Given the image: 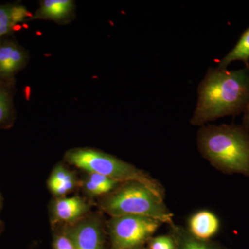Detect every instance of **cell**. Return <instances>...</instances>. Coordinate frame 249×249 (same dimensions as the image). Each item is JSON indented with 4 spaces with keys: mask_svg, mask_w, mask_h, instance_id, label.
Returning <instances> with one entry per match:
<instances>
[{
    "mask_svg": "<svg viewBox=\"0 0 249 249\" xmlns=\"http://www.w3.org/2000/svg\"><path fill=\"white\" fill-rule=\"evenodd\" d=\"M249 102V65L238 70L210 68L198 88V101L191 123L209 121L245 111Z\"/></svg>",
    "mask_w": 249,
    "mask_h": 249,
    "instance_id": "obj_1",
    "label": "cell"
},
{
    "mask_svg": "<svg viewBox=\"0 0 249 249\" xmlns=\"http://www.w3.org/2000/svg\"><path fill=\"white\" fill-rule=\"evenodd\" d=\"M199 152L216 169L249 177V132L244 126H203L197 135Z\"/></svg>",
    "mask_w": 249,
    "mask_h": 249,
    "instance_id": "obj_2",
    "label": "cell"
},
{
    "mask_svg": "<svg viewBox=\"0 0 249 249\" xmlns=\"http://www.w3.org/2000/svg\"><path fill=\"white\" fill-rule=\"evenodd\" d=\"M66 160L69 163L86 170L89 173L100 174L119 181L137 182L163 199V187L157 180L115 157L90 149H76L68 152Z\"/></svg>",
    "mask_w": 249,
    "mask_h": 249,
    "instance_id": "obj_3",
    "label": "cell"
},
{
    "mask_svg": "<svg viewBox=\"0 0 249 249\" xmlns=\"http://www.w3.org/2000/svg\"><path fill=\"white\" fill-rule=\"evenodd\" d=\"M103 209L111 217L134 215L152 218L173 225V214L150 189L137 182H130L111 194L103 203Z\"/></svg>",
    "mask_w": 249,
    "mask_h": 249,
    "instance_id": "obj_4",
    "label": "cell"
},
{
    "mask_svg": "<svg viewBox=\"0 0 249 249\" xmlns=\"http://www.w3.org/2000/svg\"><path fill=\"white\" fill-rule=\"evenodd\" d=\"M160 222L152 218L125 215L112 217L110 231L116 249H132L142 245L160 227Z\"/></svg>",
    "mask_w": 249,
    "mask_h": 249,
    "instance_id": "obj_5",
    "label": "cell"
},
{
    "mask_svg": "<svg viewBox=\"0 0 249 249\" xmlns=\"http://www.w3.org/2000/svg\"><path fill=\"white\" fill-rule=\"evenodd\" d=\"M27 53L11 41L0 42V78L9 80L27 64Z\"/></svg>",
    "mask_w": 249,
    "mask_h": 249,
    "instance_id": "obj_6",
    "label": "cell"
},
{
    "mask_svg": "<svg viewBox=\"0 0 249 249\" xmlns=\"http://www.w3.org/2000/svg\"><path fill=\"white\" fill-rule=\"evenodd\" d=\"M76 249H103V237L97 222L89 221L72 228L68 233Z\"/></svg>",
    "mask_w": 249,
    "mask_h": 249,
    "instance_id": "obj_7",
    "label": "cell"
},
{
    "mask_svg": "<svg viewBox=\"0 0 249 249\" xmlns=\"http://www.w3.org/2000/svg\"><path fill=\"white\" fill-rule=\"evenodd\" d=\"M188 227L189 232L193 237L206 240L217 233L219 229V221L211 211H201L192 216Z\"/></svg>",
    "mask_w": 249,
    "mask_h": 249,
    "instance_id": "obj_8",
    "label": "cell"
},
{
    "mask_svg": "<svg viewBox=\"0 0 249 249\" xmlns=\"http://www.w3.org/2000/svg\"><path fill=\"white\" fill-rule=\"evenodd\" d=\"M73 9L74 3L71 0H45L33 18L61 22L71 16Z\"/></svg>",
    "mask_w": 249,
    "mask_h": 249,
    "instance_id": "obj_9",
    "label": "cell"
},
{
    "mask_svg": "<svg viewBox=\"0 0 249 249\" xmlns=\"http://www.w3.org/2000/svg\"><path fill=\"white\" fill-rule=\"evenodd\" d=\"M87 205L77 196L59 199L55 205V216L63 222H71L87 211Z\"/></svg>",
    "mask_w": 249,
    "mask_h": 249,
    "instance_id": "obj_10",
    "label": "cell"
},
{
    "mask_svg": "<svg viewBox=\"0 0 249 249\" xmlns=\"http://www.w3.org/2000/svg\"><path fill=\"white\" fill-rule=\"evenodd\" d=\"M242 61L246 65L249 62V28L242 34L235 47L219 62L218 68L227 69L232 62Z\"/></svg>",
    "mask_w": 249,
    "mask_h": 249,
    "instance_id": "obj_11",
    "label": "cell"
},
{
    "mask_svg": "<svg viewBox=\"0 0 249 249\" xmlns=\"http://www.w3.org/2000/svg\"><path fill=\"white\" fill-rule=\"evenodd\" d=\"M174 235L173 238L178 249H220L217 247L207 243L206 240H199L176 226L172 225Z\"/></svg>",
    "mask_w": 249,
    "mask_h": 249,
    "instance_id": "obj_12",
    "label": "cell"
},
{
    "mask_svg": "<svg viewBox=\"0 0 249 249\" xmlns=\"http://www.w3.org/2000/svg\"><path fill=\"white\" fill-rule=\"evenodd\" d=\"M117 181L96 173H89V178L85 182L87 191L93 196H101L112 191L118 184Z\"/></svg>",
    "mask_w": 249,
    "mask_h": 249,
    "instance_id": "obj_13",
    "label": "cell"
},
{
    "mask_svg": "<svg viewBox=\"0 0 249 249\" xmlns=\"http://www.w3.org/2000/svg\"><path fill=\"white\" fill-rule=\"evenodd\" d=\"M12 5H0V42L4 36L14 31L15 23L11 11Z\"/></svg>",
    "mask_w": 249,
    "mask_h": 249,
    "instance_id": "obj_14",
    "label": "cell"
},
{
    "mask_svg": "<svg viewBox=\"0 0 249 249\" xmlns=\"http://www.w3.org/2000/svg\"><path fill=\"white\" fill-rule=\"evenodd\" d=\"M13 109L12 98L9 91L5 87L0 85V124L9 120Z\"/></svg>",
    "mask_w": 249,
    "mask_h": 249,
    "instance_id": "obj_15",
    "label": "cell"
},
{
    "mask_svg": "<svg viewBox=\"0 0 249 249\" xmlns=\"http://www.w3.org/2000/svg\"><path fill=\"white\" fill-rule=\"evenodd\" d=\"M53 184L67 185L74 187L75 180L72 174L62 166L54 170L49 179V186Z\"/></svg>",
    "mask_w": 249,
    "mask_h": 249,
    "instance_id": "obj_16",
    "label": "cell"
},
{
    "mask_svg": "<svg viewBox=\"0 0 249 249\" xmlns=\"http://www.w3.org/2000/svg\"><path fill=\"white\" fill-rule=\"evenodd\" d=\"M150 249H177V247L173 237L160 236L152 239L150 242Z\"/></svg>",
    "mask_w": 249,
    "mask_h": 249,
    "instance_id": "obj_17",
    "label": "cell"
},
{
    "mask_svg": "<svg viewBox=\"0 0 249 249\" xmlns=\"http://www.w3.org/2000/svg\"><path fill=\"white\" fill-rule=\"evenodd\" d=\"M54 249H76L68 236H59L54 242Z\"/></svg>",
    "mask_w": 249,
    "mask_h": 249,
    "instance_id": "obj_18",
    "label": "cell"
},
{
    "mask_svg": "<svg viewBox=\"0 0 249 249\" xmlns=\"http://www.w3.org/2000/svg\"><path fill=\"white\" fill-rule=\"evenodd\" d=\"M244 113H245V115H244L243 118V126L249 132V102L248 103V106H247V107H246Z\"/></svg>",
    "mask_w": 249,
    "mask_h": 249,
    "instance_id": "obj_19",
    "label": "cell"
},
{
    "mask_svg": "<svg viewBox=\"0 0 249 249\" xmlns=\"http://www.w3.org/2000/svg\"><path fill=\"white\" fill-rule=\"evenodd\" d=\"M0 204H1V198H0Z\"/></svg>",
    "mask_w": 249,
    "mask_h": 249,
    "instance_id": "obj_20",
    "label": "cell"
}]
</instances>
